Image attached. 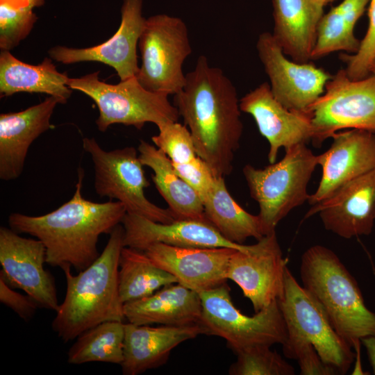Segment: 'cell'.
I'll list each match as a JSON object with an SVG mask.
<instances>
[{
    "label": "cell",
    "mask_w": 375,
    "mask_h": 375,
    "mask_svg": "<svg viewBox=\"0 0 375 375\" xmlns=\"http://www.w3.org/2000/svg\"><path fill=\"white\" fill-rule=\"evenodd\" d=\"M58 99L43 101L16 112L0 115V178L11 181L22 174L31 144L51 128L50 119Z\"/></svg>",
    "instance_id": "cell-21"
},
{
    "label": "cell",
    "mask_w": 375,
    "mask_h": 375,
    "mask_svg": "<svg viewBox=\"0 0 375 375\" xmlns=\"http://www.w3.org/2000/svg\"><path fill=\"white\" fill-rule=\"evenodd\" d=\"M174 105L191 133L197 156L215 176L229 175L243 132L240 99L232 81L201 55L185 74L182 90L174 95Z\"/></svg>",
    "instance_id": "cell-1"
},
{
    "label": "cell",
    "mask_w": 375,
    "mask_h": 375,
    "mask_svg": "<svg viewBox=\"0 0 375 375\" xmlns=\"http://www.w3.org/2000/svg\"><path fill=\"white\" fill-rule=\"evenodd\" d=\"M143 0H123L121 22L115 33L96 46L73 48L55 46L48 51L49 58L62 64L99 62L112 67L120 81L136 76L137 46L146 22L142 15Z\"/></svg>",
    "instance_id": "cell-15"
},
{
    "label": "cell",
    "mask_w": 375,
    "mask_h": 375,
    "mask_svg": "<svg viewBox=\"0 0 375 375\" xmlns=\"http://www.w3.org/2000/svg\"><path fill=\"white\" fill-rule=\"evenodd\" d=\"M83 147L94 164V190L99 196L121 202L127 213L160 223L175 220L169 208L159 207L146 197L144 189L150 184L134 147L107 151L93 138H84Z\"/></svg>",
    "instance_id": "cell-10"
},
{
    "label": "cell",
    "mask_w": 375,
    "mask_h": 375,
    "mask_svg": "<svg viewBox=\"0 0 375 375\" xmlns=\"http://www.w3.org/2000/svg\"><path fill=\"white\" fill-rule=\"evenodd\" d=\"M198 293L202 304L200 324L206 334L224 338L236 353L252 347H271L285 341L287 328L278 300L247 316L235 308L226 283Z\"/></svg>",
    "instance_id": "cell-8"
},
{
    "label": "cell",
    "mask_w": 375,
    "mask_h": 375,
    "mask_svg": "<svg viewBox=\"0 0 375 375\" xmlns=\"http://www.w3.org/2000/svg\"><path fill=\"white\" fill-rule=\"evenodd\" d=\"M202 202L208 221L228 241L243 244L249 238L258 240L265 235L258 215L248 212L234 200L224 177L216 176Z\"/></svg>",
    "instance_id": "cell-27"
},
{
    "label": "cell",
    "mask_w": 375,
    "mask_h": 375,
    "mask_svg": "<svg viewBox=\"0 0 375 375\" xmlns=\"http://www.w3.org/2000/svg\"><path fill=\"white\" fill-rule=\"evenodd\" d=\"M124 245L122 224L110 233L98 258L77 275L70 267L64 272L67 290L52 322V328L64 342L107 321L125 319L119 292V261Z\"/></svg>",
    "instance_id": "cell-3"
},
{
    "label": "cell",
    "mask_w": 375,
    "mask_h": 375,
    "mask_svg": "<svg viewBox=\"0 0 375 375\" xmlns=\"http://www.w3.org/2000/svg\"><path fill=\"white\" fill-rule=\"evenodd\" d=\"M241 111L254 119L260 133L267 140L269 163L276 161L281 148L285 150L312 140L313 128L310 112L289 110L274 96L265 82L240 99Z\"/></svg>",
    "instance_id": "cell-17"
},
{
    "label": "cell",
    "mask_w": 375,
    "mask_h": 375,
    "mask_svg": "<svg viewBox=\"0 0 375 375\" xmlns=\"http://www.w3.org/2000/svg\"><path fill=\"white\" fill-rule=\"evenodd\" d=\"M257 241L234 251L226 273L251 301L255 312L282 297L287 267L276 231Z\"/></svg>",
    "instance_id": "cell-12"
},
{
    "label": "cell",
    "mask_w": 375,
    "mask_h": 375,
    "mask_svg": "<svg viewBox=\"0 0 375 375\" xmlns=\"http://www.w3.org/2000/svg\"><path fill=\"white\" fill-rule=\"evenodd\" d=\"M370 74H375V56L373 58V60L371 63L370 66Z\"/></svg>",
    "instance_id": "cell-40"
},
{
    "label": "cell",
    "mask_w": 375,
    "mask_h": 375,
    "mask_svg": "<svg viewBox=\"0 0 375 375\" xmlns=\"http://www.w3.org/2000/svg\"><path fill=\"white\" fill-rule=\"evenodd\" d=\"M300 275L303 287L351 347L375 335V312L367 308L356 279L332 250L322 245L308 249L301 257Z\"/></svg>",
    "instance_id": "cell-4"
},
{
    "label": "cell",
    "mask_w": 375,
    "mask_h": 375,
    "mask_svg": "<svg viewBox=\"0 0 375 375\" xmlns=\"http://www.w3.org/2000/svg\"><path fill=\"white\" fill-rule=\"evenodd\" d=\"M293 359L297 360L302 375H335L338 371L325 363L313 346L308 345L298 350Z\"/></svg>",
    "instance_id": "cell-37"
},
{
    "label": "cell",
    "mask_w": 375,
    "mask_h": 375,
    "mask_svg": "<svg viewBox=\"0 0 375 375\" xmlns=\"http://www.w3.org/2000/svg\"><path fill=\"white\" fill-rule=\"evenodd\" d=\"M360 341L366 349L370 364L375 374V335L366 336L362 338Z\"/></svg>",
    "instance_id": "cell-38"
},
{
    "label": "cell",
    "mask_w": 375,
    "mask_h": 375,
    "mask_svg": "<svg viewBox=\"0 0 375 375\" xmlns=\"http://www.w3.org/2000/svg\"><path fill=\"white\" fill-rule=\"evenodd\" d=\"M270 346H255L237 353L231 375H294V367Z\"/></svg>",
    "instance_id": "cell-31"
},
{
    "label": "cell",
    "mask_w": 375,
    "mask_h": 375,
    "mask_svg": "<svg viewBox=\"0 0 375 375\" xmlns=\"http://www.w3.org/2000/svg\"><path fill=\"white\" fill-rule=\"evenodd\" d=\"M284 157L263 169L246 165L242 172L251 197L259 206L265 235L276 231L280 221L310 197L308 184L317 164L306 144L285 150Z\"/></svg>",
    "instance_id": "cell-5"
},
{
    "label": "cell",
    "mask_w": 375,
    "mask_h": 375,
    "mask_svg": "<svg viewBox=\"0 0 375 375\" xmlns=\"http://www.w3.org/2000/svg\"><path fill=\"white\" fill-rule=\"evenodd\" d=\"M328 150L317 155L322 169L316 191L308 200L311 205L333 195L349 181L375 169V133L360 130L338 131Z\"/></svg>",
    "instance_id": "cell-16"
},
{
    "label": "cell",
    "mask_w": 375,
    "mask_h": 375,
    "mask_svg": "<svg viewBox=\"0 0 375 375\" xmlns=\"http://www.w3.org/2000/svg\"><path fill=\"white\" fill-rule=\"evenodd\" d=\"M172 165L178 175L202 200L211 189L216 178L208 165L198 156L190 162H172Z\"/></svg>",
    "instance_id": "cell-35"
},
{
    "label": "cell",
    "mask_w": 375,
    "mask_h": 375,
    "mask_svg": "<svg viewBox=\"0 0 375 375\" xmlns=\"http://www.w3.org/2000/svg\"><path fill=\"white\" fill-rule=\"evenodd\" d=\"M84 172L78 171L76 190L70 200L45 215L14 212L8 216L10 228L40 240L46 248V262L62 269L84 270L99 256V238L110 233L126 214L117 201L97 203L82 195Z\"/></svg>",
    "instance_id": "cell-2"
},
{
    "label": "cell",
    "mask_w": 375,
    "mask_h": 375,
    "mask_svg": "<svg viewBox=\"0 0 375 375\" xmlns=\"http://www.w3.org/2000/svg\"><path fill=\"white\" fill-rule=\"evenodd\" d=\"M354 27L339 6L323 15L318 25L311 60L319 59L337 51L356 53L360 41L354 35Z\"/></svg>",
    "instance_id": "cell-30"
},
{
    "label": "cell",
    "mask_w": 375,
    "mask_h": 375,
    "mask_svg": "<svg viewBox=\"0 0 375 375\" xmlns=\"http://www.w3.org/2000/svg\"><path fill=\"white\" fill-rule=\"evenodd\" d=\"M99 74L97 71L79 78L69 77L67 85L95 102L99 110L96 124L99 131L105 132L115 124L142 129L148 122L158 127L178 122L179 112L169 101L168 95L147 90L136 76L110 84L101 81Z\"/></svg>",
    "instance_id": "cell-7"
},
{
    "label": "cell",
    "mask_w": 375,
    "mask_h": 375,
    "mask_svg": "<svg viewBox=\"0 0 375 375\" xmlns=\"http://www.w3.org/2000/svg\"><path fill=\"white\" fill-rule=\"evenodd\" d=\"M119 292L123 303L151 295L178 283L176 278L156 266L143 251L124 247L119 261Z\"/></svg>",
    "instance_id": "cell-28"
},
{
    "label": "cell",
    "mask_w": 375,
    "mask_h": 375,
    "mask_svg": "<svg viewBox=\"0 0 375 375\" xmlns=\"http://www.w3.org/2000/svg\"><path fill=\"white\" fill-rule=\"evenodd\" d=\"M324 228L341 238L369 235L375 219V169L349 181L326 200L312 206Z\"/></svg>",
    "instance_id": "cell-18"
},
{
    "label": "cell",
    "mask_w": 375,
    "mask_h": 375,
    "mask_svg": "<svg viewBox=\"0 0 375 375\" xmlns=\"http://www.w3.org/2000/svg\"><path fill=\"white\" fill-rule=\"evenodd\" d=\"M125 323L102 322L81 333L69 349L67 362L81 365L101 362L120 365L124 359Z\"/></svg>",
    "instance_id": "cell-29"
},
{
    "label": "cell",
    "mask_w": 375,
    "mask_h": 375,
    "mask_svg": "<svg viewBox=\"0 0 375 375\" xmlns=\"http://www.w3.org/2000/svg\"><path fill=\"white\" fill-rule=\"evenodd\" d=\"M46 248L38 239L0 228V276L10 287L24 291L39 307L56 311L60 304L53 278L44 269Z\"/></svg>",
    "instance_id": "cell-14"
},
{
    "label": "cell",
    "mask_w": 375,
    "mask_h": 375,
    "mask_svg": "<svg viewBox=\"0 0 375 375\" xmlns=\"http://www.w3.org/2000/svg\"><path fill=\"white\" fill-rule=\"evenodd\" d=\"M124 314L128 322L136 325H190L200 324L202 304L197 291L175 283L124 303Z\"/></svg>",
    "instance_id": "cell-23"
},
{
    "label": "cell",
    "mask_w": 375,
    "mask_h": 375,
    "mask_svg": "<svg viewBox=\"0 0 375 375\" xmlns=\"http://www.w3.org/2000/svg\"><path fill=\"white\" fill-rule=\"evenodd\" d=\"M238 249L181 247L155 243L144 251L178 283L197 292L226 283L229 260Z\"/></svg>",
    "instance_id": "cell-19"
},
{
    "label": "cell",
    "mask_w": 375,
    "mask_h": 375,
    "mask_svg": "<svg viewBox=\"0 0 375 375\" xmlns=\"http://www.w3.org/2000/svg\"><path fill=\"white\" fill-rule=\"evenodd\" d=\"M272 1L273 37L293 61L308 62L316 43L324 6L315 0Z\"/></svg>",
    "instance_id": "cell-24"
},
{
    "label": "cell",
    "mask_w": 375,
    "mask_h": 375,
    "mask_svg": "<svg viewBox=\"0 0 375 375\" xmlns=\"http://www.w3.org/2000/svg\"><path fill=\"white\" fill-rule=\"evenodd\" d=\"M308 112L313 128L311 142L315 147L321 146L343 129L375 133V74L352 80L345 69L339 70Z\"/></svg>",
    "instance_id": "cell-11"
},
{
    "label": "cell",
    "mask_w": 375,
    "mask_h": 375,
    "mask_svg": "<svg viewBox=\"0 0 375 375\" xmlns=\"http://www.w3.org/2000/svg\"><path fill=\"white\" fill-rule=\"evenodd\" d=\"M368 10L369 26L358 50L353 54H341L346 64L345 72L350 79L361 80L370 74V66L375 56V0H370Z\"/></svg>",
    "instance_id": "cell-34"
},
{
    "label": "cell",
    "mask_w": 375,
    "mask_h": 375,
    "mask_svg": "<svg viewBox=\"0 0 375 375\" xmlns=\"http://www.w3.org/2000/svg\"><path fill=\"white\" fill-rule=\"evenodd\" d=\"M138 47L142 63L136 74L147 90L175 94L185 83L183 65L191 54L187 25L179 17L157 14L146 19Z\"/></svg>",
    "instance_id": "cell-9"
},
{
    "label": "cell",
    "mask_w": 375,
    "mask_h": 375,
    "mask_svg": "<svg viewBox=\"0 0 375 375\" xmlns=\"http://www.w3.org/2000/svg\"><path fill=\"white\" fill-rule=\"evenodd\" d=\"M69 76L59 72L51 58L38 65L24 62L10 51L0 53V94L9 97L17 92L44 93L66 103L72 90L67 85Z\"/></svg>",
    "instance_id": "cell-25"
},
{
    "label": "cell",
    "mask_w": 375,
    "mask_h": 375,
    "mask_svg": "<svg viewBox=\"0 0 375 375\" xmlns=\"http://www.w3.org/2000/svg\"><path fill=\"white\" fill-rule=\"evenodd\" d=\"M206 334L200 324L184 326L136 325L125 323L124 375H138L164 365L181 343Z\"/></svg>",
    "instance_id": "cell-22"
},
{
    "label": "cell",
    "mask_w": 375,
    "mask_h": 375,
    "mask_svg": "<svg viewBox=\"0 0 375 375\" xmlns=\"http://www.w3.org/2000/svg\"><path fill=\"white\" fill-rule=\"evenodd\" d=\"M122 224L124 247L143 251L155 243L181 247L238 249L247 246L228 241L208 220L181 219L165 224L126 212Z\"/></svg>",
    "instance_id": "cell-20"
},
{
    "label": "cell",
    "mask_w": 375,
    "mask_h": 375,
    "mask_svg": "<svg viewBox=\"0 0 375 375\" xmlns=\"http://www.w3.org/2000/svg\"><path fill=\"white\" fill-rule=\"evenodd\" d=\"M256 49L275 98L289 110L309 112L333 76L309 62L299 63L288 59L269 32L259 35Z\"/></svg>",
    "instance_id": "cell-13"
},
{
    "label": "cell",
    "mask_w": 375,
    "mask_h": 375,
    "mask_svg": "<svg viewBox=\"0 0 375 375\" xmlns=\"http://www.w3.org/2000/svg\"><path fill=\"white\" fill-rule=\"evenodd\" d=\"M38 17L33 9L0 2V49L10 51L31 33Z\"/></svg>",
    "instance_id": "cell-33"
},
{
    "label": "cell",
    "mask_w": 375,
    "mask_h": 375,
    "mask_svg": "<svg viewBox=\"0 0 375 375\" xmlns=\"http://www.w3.org/2000/svg\"><path fill=\"white\" fill-rule=\"evenodd\" d=\"M286 328L282 344L285 357L293 359L303 347H314L322 360L346 374L354 360L352 347L333 327L320 303L285 269L284 292L278 300Z\"/></svg>",
    "instance_id": "cell-6"
},
{
    "label": "cell",
    "mask_w": 375,
    "mask_h": 375,
    "mask_svg": "<svg viewBox=\"0 0 375 375\" xmlns=\"http://www.w3.org/2000/svg\"><path fill=\"white\" fill-rule=\"evenodd\" d=\"M158 128V133L152 136L151 140L172 162L185 163L197 156L191 133L185 125L169 122Z\"/></svg>",
    "instance_id": "cell-32"
},
{
    "label": "cell",
    "mask_w": 375,
    "mask_h": 375,
    "mask_svg": "<svg viewBox=\"0 0 375 375\" xmlns=\"http://www.w3.org/2000/svg\"><path fill=\"white\" fill-rule=\"evenodd\" d=\"M138 151L143 166L153 170L152 181L175 220H208L201 199L178 175L172 160L161 149L141 140Z\"/></svg>",
    "instance_id": "cell-26"
},
{
    "label": "cell",
    "mask_w": 375,
    "mask_h": 375,
    "mask_svg": "<svg viewBox=\"0 0 375 375\" xmlns=\"http://www.w3.org/2000/svg\"><path fill=\"white\" fill-rule=\"evenodd\" d=\"M315 1H317L319 3H320L321 5H322L323 6H324L327 3L334 0H315Z\"/></svg>",
    "instance_id": "cell-41"
},
{
    "label": "cell",
    "mask_w": 375,
    "mask_h": 375,
    "mask_svg": "<svg viewBox=\"0 0 375 375\" xmlns=\"http://www.w3.org/2000/svg\"><path fill=\"white\" fill-rule=\"evenodd\" d=\"M45 0H0L15 7L28 8L33 9L44 5Z\"/></svg>",
    "instance_id": "cell-39"
},
{
    "label": "cell",
    "mask_w": 375,
    "mask_h": 375,
    "mask_svg": "<svg viewBox=\"0 0 375 375\" xmlns=\"http://www.w3.org/2000/svg\"><path fill=\"white\" fill-rule=\"evenodd\" d=\"M0 301L11 308L24 320L31 318L38 306L28 295H22L13 290L0 276Z\"/></svg>",
    "instance_id": "cell-36"
}]
</instances>
